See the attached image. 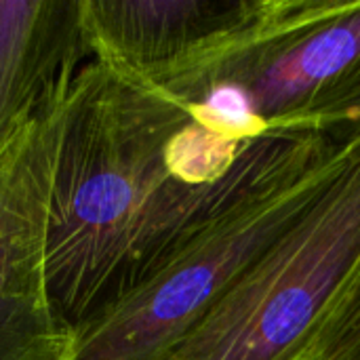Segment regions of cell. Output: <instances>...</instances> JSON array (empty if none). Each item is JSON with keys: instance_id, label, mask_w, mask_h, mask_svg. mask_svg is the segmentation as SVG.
<instances>
[{"instance_id": "6da1fadb", "label": "cell", "mask_w": 360, "mask_h": 360, "mask_svg": "<svg viewBox=\"0 0 360 360\" xmlns=\"http://www.w3.org/2000/svg\"><path fill=\"white\" fill-rule=\"evenodd\" d=\"M192 112L99 59L84 65L55 118L46 278L61 321L80 331L160 264L209 200L171 162Z\"/></svg>"}, {"instance_id": "7a4b0ae2", "label": "cell", "mask_w": 360, "mask_h": 360, "mask_svg": "<svg viewBox=\"0 0 360 360\" xmlns=\"http://www.w3.org/2000/svg\"><path fill=\"white\" fill-rule=\"evenodd\" d=\"M346 133L251 139L160 264L74 333L68 360H162L295 221L331 175Z\"/></svg>"}, {"instance_id": "3957f363", "label": "cell", "mask_w": 360, "mask_h": 360, "mask_svg": "<svg viewBox=\"0 0 360 360\" xmlns=\"http://www.w3.org/2000/svg\"><path fill=\"white\" fill-rule=\"evenodd\" d=\"M154 89L236 141L360 124V0H272L249 40Z\"/></svg>"}, {"instance_id": "277c9868", "label": "cell", "mask_w": 360, "mask_h": 360, "mask_svg": "<svg viewBox=\"0 0 360 360\" xmlns=\"http://www.w3.org/2000/svg\"><path fill=\"white\" fill-rule=\"evenodd\" d=\"M360 266V124L295 221L162 360H314Z\"/></svg>"}, {"instance_id": "5b68a950", "label": "cell", "mask_w": 360, "mask_h": 360, "mask_svg": "<svg viewBox=\"0 0 360 360\" xmlns=\"http://www.w3.org/2000/svg\"><path fill=\"white\" fill-rule=\"evenodd\" d=\"M55 118L34 129L0 169V360H68L74 342L46 278Z\"/></svg>"}, {"instance_id": "8992f818", "label": "cell", "mask_w": 360, "mask_h": 360, "mask_svg": "<svg viewBox=\"0 0 360 360\" xmlns=\"http://www.w3.org/2000/svg\"><path fill=\"white\" fill-rule=\"evenodd\" d=\"M270 8L272 0H82L95 59L152 86L213 65Z\"/></svg>"}, {"instance_id": "52a82bcc", "label": "cell", "mask_w": 360, "mask_h": 360, "mask_svg": "<svg viewBox=\"0 0 360 360\" xmlns=\"http://www.w3.org/2000/svg\"><path fill=\"white\" fill-rule=\"evenodd\" d=\"M89 53L82 0H0V169L59 114Z\"/></svg>"}, {"instance_id": "ba28073f", "label": "cell", "mask_w": 360, "mask_h": 360, "mask_svg": "<svg viewBox=\"0 0 360 360\" xmlns=\"http://www.w3.org/2000/svg\"><path fill=\"white\" fill-rule=\"evenodd\" d=\"M314 360H360V266L321 333Z\"/></svg>"}]
</instances>
